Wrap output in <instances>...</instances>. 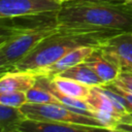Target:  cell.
<instances>
[{
    "label": "cell",
    "mask_w": 132,
    "mask_h": 132,
    "mask_svg": "<svg viewBox=\"0 0 132 132\" xmlns=\"http://www.w3.org/2000/svg\"><path fill=\"white\" fill-rule=\"evenodd\" d=\"M59 30L57 12L0 18V70H12L44 38Z\"/></svg>",
    "instance_id": "obj_1"
},
{
    "label": "cell",
    "mask_w": 132,
    "mask_h": 132,
    "mask_svg": "<svg viewBox=\"0 0 132 132\" xmlns=\"http://www.w3.org/2000/svg\"><path fill=\"white\" fill-rule=\"evenodd\" d=\"M60 29L132 32V4L74 0L62 4L57 12Z\"/></svg>",
    "instance_id": "obj_2"
},
{
    "label": "cell",
    "mask_w": 132,
    "mask_h": 132,
    "mask_svg": "<svg viewBox=\"0 0 132 132\" xmlns=\"http://www.w3.org/2000/svg\"><path fill=\"white\" fill-rule=\"evenodd\" d=\"M119 34L108 31H92L76 29H60L44 38L12 70L34 72L51 66L68 52L85 45L99 46L105 39Z\"/></svg>",
    "instance_id": "obj_3"
},
{
    "label": "cell",
    "mask_w": 132,
    "mask_h": 132,
    "mask_svg": "<svg viewBox=\"0 0 132 132\" xmlns=\"http://www.w3.org/2000/svg\"><path fill=\"white\" fill-rule=\"evenodd\" d=\"M85 101L94 111L96 119L111 130L120 125H127L132 122V113L121 103L111 89L105 85L91 87Z\"/></svg>",
    "instance_id": "obj_4"
},
{
    "label": "cell",
    "mask_w": 132,
    "mask_h": 132,
    "mask_svg": "<svg viewBox=\"0 0 132 132\" xmlns=\"http://www.w3.org/2000/svg\"><path fill=\"white\" fill-rule=\"evenodd\" d=\"M21 108L25 112L27 118L30 120L73 123V124L105 127L96 118L74 111L73 109L61 103H44V104L25 103Z\"/></svg>",
    "instance_id": "obj_5"
},
{
    "label": "cell",
    "mask_w": 132,
    "mask_h": 132,
    "mask_svg": "<svg viewBox=\"0 0 132 132\" xmlns=\"http://www.w3.org/2000/svg\"><path fill=\"white\" fill-rule=\"evenodd\" d=\"M61 6L57 0H0V18L58 12Z\"/></svg>",
    "instance_id": "obj_6"
},
{
    "label": "cell",
    "mask_w": 132,
    "mask_h": 132,
    "mask_svg": "<svg viewBox=\"0 0 132 132\" xmlns=\"http://www.w3.org/2000/svg\"><path fill=\"white\" fill-rule=\"evenodd\" d=\"M98 47L122 70H132V32L116 34L105 39Z\"/></svg>",
    "instance_id": "obj_7"
},
{
    "label": "cell",
    "mask_w": 132,
    "mask_h": 132,
    "mask_svg": "<svg viewBox=\"0 0 132 132\" xmlns=\"http://www.w3.org/2000/svg\"><path fill=\"white\" fill-rule=\"evenodd\" d=\"M18 130L23 132H111V129L106 127L73 123L35 121L30 119L22 123Z\"/></svg>",
    "instance_id": "obj_8"
},
{
    "label": "cell",
    "mask_w": 132,
    "mask_h": 132,
    "mask_svg": "<svg viewBox=\"0 0 132 132\" xmlns=\"http://www.w3.org/2000/svg\"><path fill=\"white\" fill-rule=\"evenodd\" d=\"M98 46H92V45H85L76 47L70 52H68L66 55H64L61 59H59L57 62L52 64L51 66H47L45 68L39 69L37 71H34L36 76H45V77H53L55 75H58L62 73L63 71L78 65L80 63H84L97 48Z\"/></svg>",
    "instance_id": "obj_9"
},
{
    "label": "cell",
    "mask_w": 132,
    "mask_h": 132,
    "mask_svg": "<svg viewBox=\"0 0 132 132\" xmlns=\"http://www.w3.org/2000/svg\"><path fill=\"white\" fill-rule=\"evenodd\" d=\"M37 76L25 70H9L1 73L0 94L11 92H27L37 82Z\"/></svg>",
    "instance_id": "obj_10"
},
{
    "label": "cell",
    "mask_w": 132,
    "mask_h": 132,
    "mask_svg": "<svg viewBox=\"0 0 132 132\" xmlns=\"http://www.w3.org/2000/svg\"><path fill=\"white\" fill-rule=\"evenodd\" d=\"M85 63L94 70L104 85L114 81L122 72L121 67L108 59L99 47L94 51V53L85 61Z\"/></svg>",
    "instance_id": "obj_11"
},
{
    "label": "cell",
    "mask_w": 132,
    "mask_h": 132,
    "mask_svg": "<svg viewBox=\"0 0 132 132\" xmlns=\"http://www.w3.org/2000/svg\"><path fill=\"white\" fill-rule=\"evenodd\" d=\"M37 80L39 82H41L43 86H45L53 94L54 96L58 99V101L61 103V104H64L66 105L67 107L73 109L74 111H77L79 113H82V114H86V116H89V117H93V118H96L95 117V113L94 111L91 109V107L89 106V104L84 100V99H78V98H74V97H71V96H67L63 93H61L60 91H58L51 82L50 78L48 77H45V76H37Z\"/></svg>",
    "instance_id": "obj_12"
},
{
    "label": "cell",
    "mask_w": 132,
    "mask_h": 132,
    "mask_svg": "<svg viewBox=\"0 0 132 132\" xmlns=\"http://www.w3.org/2000/svg\"><path fill=\"white\" fill-rule=\"evenodd\" d=\"M52 85L61 93L71 96L78 99H86L91 91V87L81 84L77 80H74L69 77H65L62 75H55L53 77H48Z\"/></svg>",
    "instance_id": "obj_13"
},
{
    "label": "cell",
    "mask_w": 132,
    "mask_h": 132,
    "mask_svg": "<svg viewBox=\"0 0 132 132\" xmlns=\"http://www.w3.org/2000/svg\"><path fill=\"white\" fill-rule=\"evenodd\" d=\"M28 120L21 107L0 104V132H13Z\"/></svg>",
    "instance_id": "obj_14"
},
{
    "label": "cell",
    "mask_w": 132,
    "mask_h": 132,
    "mask_svg": "<svg viewBox=\"0 0 132 132\" xmlns=\"http://www.w3.org/2000/svg\"><path fill=\"white\" fill-rule=\"evenodd\" d=\"M58 75L72 78V79L77 80L81 84H85L89 87H97V86L104 85L103 81L99 78V76L94 72V70L90 66H88L85 62L63 71L62 73H60Z\"/></svg>",
    "instance_id": "obj_15"
},
{
    "label": "cell",
    "mask_w": 132,
    "mask_h": 132,
    "mask_svg": "<svg viewBox=\"0 0 132 132\" xmlns=\"http://www.w3.org/2000/svg\"><path fill=\"white\" fill-rule=\"evenodd\" d=\"M27 103L44 104V103H60L54 94L41 82H37L26 92Z\"/></svg>",
    "instance_id": "obj_16"
},
{
    "label": "cell",
    "mask_w": 132,
    "mask_h": 132,
    "mask_svg": "<svg viewBox=\"0 0 132 132\" xmlns=\"http://www.w3.org/2000/svg\"><path fill=\"white\" fill-rule=\"evenodd\" d=\"M25 103H27L26 92H11L0 94V104L12 107H22Z\"/></svg>",
    "instance_id": "obj_17"
},
{
    "label": "cell",
    "mask_w": 132,
    "mask_h": 132,
    "mask_svg": "<svg viewBox=\"0 0 132 132\" xmlns=\"http://www.w3.org/2000/svg\"><path fill=\"white\" fill-rule=\"evenodd\" d=\"M105 86L111 89V91L116 94L117 98L121 101V103L127 108L129 112L132 113V93L125 91L124 89H121L119 87L112 86V85H105Z\"/></svg>",
    "instance_id": "obj_18"
},
{
    "label": "cell",
    "mask_w": 132,
    "mask_h": 132,
    "mask_svg": "<svg viewBox=\"0 0 132 132\" xmlns=\"http://www.w3.org/2000/svg\"><path fill=\"white\" fill-rule=\"evenodd\" d=\"M107 85H112L132 93V70H122L119 77Z\"/></svg>",
    "instance_id": "obj_19"
},
{
    "label": "cell",
    "mask_w": 132,
    "mask_h": 132,
    "mask_svg": "<svg viewBox=\"0 0 132 132\" xmlns=\"http://www.w3.org/2000/svg\"><path fill=\"white\" fill-rule=\"evenodd\" d=\"M116 129L123 131V132H132V122L130 124H127V125H120Z\"/></svg>",
    "instance_id": "obj_20"
},
{
    "label": "cell",
    "mask_w": 132,
    "mask_h": 132,
    "mask_svg": "<svg viewBox=\"0 0 132 132\" xmlns=\"http://www.w3.org/2000/svg\"><path fill=\"white\" fill-rule=\"evenodd\" d=\"M87 1H102V2H123V0H87Z\"/></svg>",
    "instance_id": "obj_21"
},
{
    "label": "cell",
    "mask_w": 132,
    "mask_h": 132,
    "mask_svg": "<svg viewBox=\"0 0 132 132\" xmlns=\"http://www.w3.org/2000/svg\"><path fill=\"white\" fill-rule=\"evenodd\" d=\"M58 2H60L61 4H64V3H67V2H70V1H74V0H57Z\"/></svg>",
    "instance_id": "obj_22"
},
{
    "label": "cell",
    "mask_w": 132,
    "mask_h": 132,
    "mask_svg": "<svg viewBox=\"0 0 132 132\" xmlns=\"http://www.w3.org/2000/svg\"><path fill=\"white\" fill-rule=\"evenodd\" d=\"M123 2L128 3V4H132V0H123Z\"/></svg>",
    "instance_id": "obj_23"
},
{
    "label": "cell",
    "mask_w": 132,
    "mask_h": 132,
    "mask_svg": "<svg viewBox=\"0 0 132 132\" xmlns=\"http://www.w3.org/2000/svg\"><path fill=\"white\" fill-rule=\"evenodd\" d=\"M111 132H123V131H120V130H117V129H113V130H111Z\"/></svg>",
    "instance_id": "obj_24"
},
{
    "label": "cell",
    "mask_w": 132,
    "mask_h": 132,
    "mask_svg": "<svg viewBox=\"0 0 132 132\" xmlns=\"http://www.w3.org/2000/svg\"><path fill=\"white\" fill-rule=\"evenodd\" d=\"M13 132H23V131H20V130H16V131H13Z\"/></svg>",
    "instance_id": "obj_25"
}]
</instances>
